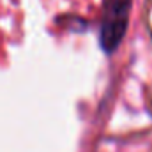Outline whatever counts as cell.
I'll list each match as a JSON object with an SVG mask.
<instances>
[{
  "label": "cell",
  "instance_id": "6da1fadb",
  "mask_svg": "<svg viewBox=\"0 0 152 152\" xmlns=\"http://www.w3.org/2000/svg\"><path fill=\"white\" fill-rule=\"evenodd\" d=\"M133 0H104L103 20L99 27V46L106 55L117 51L129 27Z\"/></svg>",
  "mask_w": 152,
  "mask_h": 152
}]
</instances>
